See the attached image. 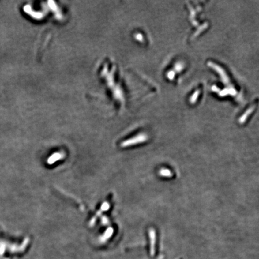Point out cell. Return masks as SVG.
Masks as SVG:
<instances>
[{
  "label": "cell",
  "instance_id": "cell-1",
  "mask_svg": "<svg viewBox=\"0 0 259 259\" xmlns=\"http://www.w3.org/2000/svg\"><path fill=\"white\" fill-rule=\"evenodd\" d=\"M160 174L163 176H172V173L170 172V171L169 170H166V169H162L160 171Z\"/></svg>",
  "mask_w": 259,
  "mask_h": 259
}]
</instances>
